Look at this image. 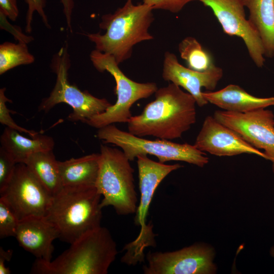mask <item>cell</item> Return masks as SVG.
I'll use <instances>...</instances> for the list:
<instances>
[{"instance_id":"1","label":"cell","mask_w":274,"mask_h":274,"mask_svg":"<svg viewBox=\"0 0 274 274\" xmlns=\"http://www.w3.org/2000/svg\"><path fill=\"white\" fill-rule=\"evenodd\" d=\"M155 97L141 114L130 118L128 132L142 138L153 136L167 140L181 138L196 122L195 99L171 82L158 88Z\"/></svg>"},{"instance_id":"2","label":"cell","mask_w":274,"mask_h":274,"mask_svg":"<svg viewBox=\"0 0 274 274\" xmlns=\"http://www.w3.org/2000/svg\"><path fill=\"white\" fill-rule=\"evenodd\" d=\"M153 10L144 3L134 5L126 0L112 14L102 16L99 27L105 30L86 35L95 49L113 56L119 64L129 59L136 44L153 39L149 28L153 22Z\"/></svg>"},{"instance_id":"3","label":"cell","mask_w":274,"mask_h":274,"mask_svg":"<svg viewBox=\"0 0 274 274\" xmlns=\"http://www.w3.org/2000/svg\"><path fill=\"white\" fill-rule=\"evenodd\" d=\"M55 260L36 259L30 272L37 274H107L118 253L106 227H99L71 244Z\"/></svg>"},{"instance_id":"4","label":"cell","mask_w":274,"mask_h":274,"mask_svg":"<svg viewBox=\"0 0 274 274\" xmlns=\"http://www.w3.org/2000/svg\"><path fill=\"white\" fill-rule=\"evenodd\" d=\"M101 195L96 187H63L52 197L45 218L72 244L101 226Z\"/></svg>"},{"instance_id":"5","label":"cell","mask_w":274,"mask_h":274,"mask_svg":"<svg viewBox=\"0 0 274 274\" xmlns=\"http://www.w3.org/2000/svg\"><path fill=\"white\" fill-rule=\"evenodd\" d=\"M95 187L103 196L101 208L112 206L118 215L134 214L138 200L134 169L122 150L101 145Z\"/></svg>"},{"instance_id":"6","label":"cell","mask_w":274,"mask_h":274,"mask_svg":"<svg viewBox=\"0 0 274 274\" xmlns=\"http://www.w3.org/2000/svg\"><path fill=\"white\" fill-rule=\"evenodd\" d=\"M139 173L140 199L135 213L134 224L140 227L136 238L126 244L123 248L125 253L121 261L128 265H135L144 261V252L149 247H155V237L152 224H147V216L150 205L157 188L170 173L182 167L179 163L166 164L155 161L147 155L136 157Z\"/></svg>"},{"instance_id":"7","label":"cell","mask_w":274,"mask_h":274,"mask_svg":"<svg viewBox=\"0 0 274 274\" xmlns=\"http://www.w3.org/2000/svg\"><path fill=\"white\" fill-rule=\"evenodd\" d=\"M97 136L104 144H112L120 147L131 161L141 155H154L159 162L169 161L186 162L203 167L209 161L204 152L194 145L179 144L169 140H150L120 130L113 124L98 129Z\"/></svg>"},{"instance_id":"8","label":"cell","mask_w":274,"mask_h":274,"mask_svg":"<svg viewBox=\"0 0 274 274\" xmlns=\"http://www.w3.org/2000/svg\"><path fill=\"white\" fill-rule=\"evenodd\" d=\"M90 58L98 72L107 71L114 77L117 95L115 104L86 121L92 127L99 129L115 123H127L132 117V106L141 99L150 97L158 89L155 83H139L128 78L120 70L114 57L110 54L95 49L91 51Z\"/></svg>"},{"instance_id":"9","label":"cell","mask_w":274,"mask_h":274,"mask_svg":"<svg viewBox=\"0 0 274 274\" xmlns=\"http://www.w3.org/2000/svg\"><path fill=\"white\" fill-rule=\"evenodd\" d=\"M51 68L56 75L55 86L48 97L43 99L39 111L48 112L56 105L65 103L73 112L67 117L71 121H86L92 117L104 112L112 105L106 98L94 96L87 91H81L68 79L71 61L67 46H63L53 57Z\"/></svg>"},{"instance_id":"10","label":"cell","mask_w":274,"mask_h":274,"mask_svg":"<svg viewBox=\"0 0 274 274\" xmlns=\"http://www.w3.org/2000/svg\"><path fill=\"white\" fill-rule=\"evenodd\" d=\"M19 221L45 217L52 196L24 163H17L9 183L0 193Z\"/></svg>"},{"instance_id":"11","label":"cell","mask_w":274,"mask_h":274,"mask_svg":"<svg viewBox=\"0 0 274 274\" xmlns=\"http://www.w3.org/2000/svg\"><path fill=\"white\" fill-rule=\"evenodd\" d=\"M214 256V249L202 243L174 251H149L143 271L144 274H213L217 270Z\"/></svg>"},{"instance_id":"12","label":"cell","mask_w":274,"mask_h":274,"mask_svg":"<svg viewBox=\"0 0 274 274\" xmlns=\"http://www.w3.org/2000/svg\"><path fill=\"white\" fill-rule=\"evenodd\" d=\"M214 117L257 149L264 150L274 173V114L261 108L245 113L217 110Z\"/></svg>"},{"instance_id":"13","label":"cell","mask_w":274,"mask_h":274,"mask_svg":"<svg viewBox=\"0 0 274 274\" xmlns=\"http://www.w3.org/2000/svg\"><path fill=\"white\" fill-rule=\"evenodd\" d=\"M197 1L212 9L226 34L243 40L253 62L262 67L265 62L263 43L257 30L246 18L241 0Z\"/></svg>"},{"instance_id":"14","label":"cell","mask_w":274,"mask_h":274,"mask_svg":"<svg viewBox=\"0 0 274 274\" xmlns=\"http://www.w3.org/2000/svg\"><path fill=\"white\" fill-rule=\"evenodd\" d=\"M194 145L204 153L218 156H232L246 153L266 159L264 152L253 147L234 130L212 116L205 118Z\"/></svg>"},{"instance_id":"15","label":"cell","mask_w":274,"mask_h":274,"mask_svg":"<svg viewBox=\"0 0 274 274\" xmlns=\"http://www.w3.org/2000/svg\"><path fill=\"white\" fill-rule=\"evenodd\" d=\"M223 75V70L215 64L206 71H196L181 64L175 54L168 51L164 54L163 79L185 89L200 107L209 103L202 95L201 88L213 91Z\"/></svg>"},{"instance_id":"16","label":"cell","mask_w":274,"mask_h":274,"mask_svg":"<svg viewBox=\"0 0 274 274\" xmlns=\"http://www.w3.org/2000/svg\"><path fill=\"white\" fill-rule=\"evenodd\" d=\"M15 237L19 245L37 259L52 260L53 242L60 237L57 228L45 217H31L19 221Z\"/></svg>"},{"instance_id":"17","label":"cell","mask_w":274,"mask_h":274,"mask_svg":"<svg viewBox=\"0 0 274 274\" xmlns=\"http://www.w3.org/2000/svg\"><path fill=\"white\" fill-rule=\"evenodd\" d=\"M202 95L209 102L231 112L245 113L274 106V97H256L235 84L216 91L202 92Z\"/></svg>"},{"instance_id":"18","label":"cell","mask_w":274,"mask_h":274,"mask_svg":"<svg viewBox=\"0 0 274 274\" xmlns=\"http://www.w3.org/2000/svg\"><path fill=\"white\" fill-rule=\"evenodd\" d=\"M99 165V153L58 161L63 187L95 186Z\"/></svg>"},{"instance_id":"19","label":"cell","mask_w":274,"mask_h":274,"mask_svg":"<svg viewBox=\"0 0 274 274\" xmlns=\"http://www.w3.org/2000/svg\"><path fill=\"white\" fill-rule=\"evenodd\" d=\"M18 131L6 127L1 136V147L13 157L16 163H24L32 154L53 150L54 141L51 136L38 134L34 138H26Z\"/></svg>"},{"instance_id":"20","label":"cell","mask_w":274,"mask_h":274,"mask_svg":"<svg viewBox=\"0 0 274 274\" xmlns=\"http://www.w3.org/2000/svg\"><path fill=\"white\" fill-rule=\"evenodd\" d=\"M249 10V20L258 31L265 56H274V0H241Z\"/></svg>"},{"instance_id":"21","label":"cell","mask_w":274,"mask_h":274,"mask_svg":"<svg viewBox=\"0 0 274 274\" xmlns=\"http://www.w3.org/2000/svg\"><path fill=\"white\" fill-rule=\"evenodd\" d=\"M24 164L52 196L63 189L58 161L52 150L32 154Z\"/></svg>"},{"instance_id":"22","label":"cell","mask_w":274,"mask_h":274,"mask_svg":"<svg viewBox=\"0 0 274 274\" xmlns=\"http://www.w3.org/2000/svg\"><path fill=\"white\" fill-rule=\"evenodd\" d=\"M178 49L181 57L192 70L204 72L214 64L209 53L193 37L184 39L179 44Z\"/></svg>"},{"instance_id":"23","label":"cell","mask_w":274,"mask_h":274,"mask_svg":"<svg viewBox=\"0 0 274 274\" xmlns=\"http://www.w3.org/2000/svg\"><path fill=\"white\" fill-rule=\"evenodd\" d=\"M26 43L5 42L0 45V75L17 66L29 64L35 61Z\"/></svg>"},{"instance_id":"24","label":"cell","mask_w":274,"mask_h":274,"mask_svg":"<svg viewBox=\"0 0 274 274\" xmlns=\"http://www.w3.org/2000/svg\"><path fill=\"white\" fill-rule=\"evenodd\" d=\"M19 221L7 203L0 198V238L15 237Z\"/></svg>"},{"instance_id":"25","label":"cell","mask_w":274,"mask_h":274,"mask_svg":"<svg viewBox=\"0 0 274 274\" xmlns=\"http://www.w3.org/2000/svg\"><path fill=\"white\" fill-rule=\"evenodd\" d=\"M6 88L0 89V122L2 124L6 125L8 127L15 129L20 132L28 134L31 138H34L39 132L31 130H28L19 126L13 120L10 116L11 110L7 108V102H12V100L5 95Z\"/></svg>"},{"instance_id":"26","label":"cell","mask_w":274,"mask_h":274,"mask_svg":"<svg viewBox=\"0 0 274 274\" xmlns=\"http://www.w3.org/2000/svg\"><path fill=\"white\" fill-rule=\"evenodd\" d=\"M16 162L2 147L0 148V193L11 181L16 168Z\"/></svg>"},{"instance_id":"27","label":"cell","mask_w":274,"mask_h":274,"mask_svg":"<svg viewBox=\"0 0 274 274\" xmlns=\"http://www.w3.org/2000/svg\"><path fill=\"white\" fill-rule=\"evenodd\" d=\"M28 5V10L26 15V24L25 30L27 33L32 31V21L33 14L37 12L41 17L43 22L45 26L50 28L47 17L44 12V7L46 5L45 0H25Z\"/></svg>"},{"instance_id":"28","label":"cell","mask_w":274,"mask_h":274,"mask_svg":"<svg viewBox=\"0 0 274 274\" xmlns=\"http://www.w3.org/2000/svg\"><path fill=\"white\" fill-rule=\"evenodd\" d=\"M197 0H142L153 10L159 9L178 13L190 2Z\"/></svg>"},{"instance_id":"29","label":"cell","mask_w":274,"mask_h":274,"mask_svg":"<svg viewBox=\"0 0 274 274\" xmlns=\"http://www.w3.org/2000/svg\"><path fill=\"white\" fill-rule=\"evenodd\" d=\"M0 13L14 21L19 15L16 0H0Z\"/></svg>"},{"instance_id":"30","label":"cell","mask_w":274,"mask_h":274,"mask_svg":"<svg viewBox=\"0 0 274 274\" xmlns=\"http://www.w3.org/2000/svg\"><path fill=\"white\" fill-rule=\"evenodd\" d=\"M63 7V12L64 14L67 28L72 32V19L73 10L74 7L73 0H60Z\"/></svg>"},{"instance_id":"31","label":"cell","mask_w":274,"mask_h":274,"mask_svg":"<svg viewBox=\"0 0 274 274\" xmlns=\"http://www.w3.org/2000/svg\"><path fill=\"white\" fill-rule=\"evenodd\" d=\"M13 251L11 249L5 250L3 247H0V274H10L11 270L6 267L5 262L10 261L12 256Z\"/></svg>"},{"instance_id":"32","label":"cell","mask_w":274,"mask_h":274,"mask_svg":"<svg viewBox=\"0 0 274 274\" xmlns=\"http://www.w3.org/2000/svg\"><path fill=\"white\" fill-rule=\"evenodd\" d=\"M270 254L272 257H274V245L270 248Z\"/></svg>"}]
</instances>
